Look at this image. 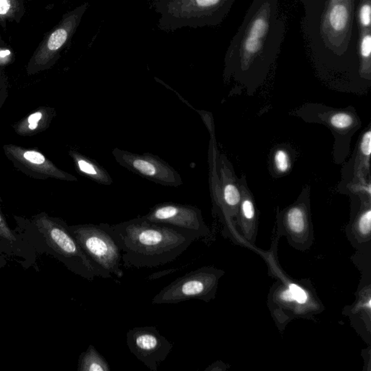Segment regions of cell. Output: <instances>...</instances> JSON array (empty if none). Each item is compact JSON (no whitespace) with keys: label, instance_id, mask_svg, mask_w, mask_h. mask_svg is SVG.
Segmentation results:
<instances>
[{"label":"cell","instance_id":"27","mask_svg":"<svg viewBox=\"0 0 371 371\" xmlns=\"http://www.w3.org/2000/svg\"><path fill=\"white\" fill-rule=\"evenodd\" d=\"M366 352V357L363 356L365 359V367H366V370L367 371H371V346H369L368 349H365Z\"/></svg>","mask_w":371,"mask_h":371},{"label":"cell","instance_id":"11","mask_svg":"<svg viewBox=\"0 0 371 371\" xmlns=\"http://www.w3.org/2000/svg\"><path fill=\"white\" fill-rule=\"evenodd\" d=\"M277 228V236L286 237L289 245L296 250L305 252L315 242L309 206L303 202L295 204L280 213Z\"/></svg>","mask_w":371,"mask_h":371},{"label":"cell","instance_id":"18","mask_svg":"<svg viewBox=\"0 0 371 371\" xmlns=\"http://www.w3.org/2000/svg\"><path fill=\"white\" fill-rule=\"evenodd\" d=\"M78 371H110L111 369L107 360L97 349L93 345H90L87 350L80 355Z\"/></svg>","mask_w":371,"mask_h":371},{"label":"cell","instance_id":"30","mask_svg":"<svg viewBox=\"0 0 371 371\" xmlns=\"http://www.w3.org/2000/svg\"><path fill=\"white\" fill-rule=\"evenodd\" d=\"M38 123H33V124H29V128L31 130H34L37 128Z\"/></svg>","mask_w":371,"mask_h":371},{"label":"cell","instance_id":"14","mask_svg":"<svg viewBox=\"0 0 371 371\" xmlns=\"http://www.w3.org/2000/svg\"><path fill=\"white\" fill-rule=\"evenodd\" d=\"M88 7L89 4L85 3L64 17L59 27L52 32L41 47L40 58L53 57L67 44L79 27Z\"/></svg>","mask_w":371,"mask_h":371},{"label":"cell","instance_id":"8","mask_svg":"<svg viewBox=\"0 0 371 371\" xmlns=\"http://www.w3.org/2000/svg\"><path fill=\"white\" fill-rule=\"evenodd\" d=\"M354 4L355 0H329L322 19L320 34L325 45L338 55L349 46Z\"/></svg>","mask_w":371,"mask_h":371},{"label":"cell","instance_id":"20","mask_svg":"<svg viewBox=\"0 0 371 371\" xmlns=\"http://www.w3.org/2000/svg\"><path fill=\"white\" fill-rule=\"evenodd\" d=\"M371 0H361L359 7L358 20L361 31L371 29Z\"/></svg>","mask_w":371,"mask_h":371},{"label":"cell","instance_id":"21","mask_svg":"<svg viewBox=\"0 0 371 371\" xmlns=\"http://www.w3.org/2000/svg\"><path fill=\"white\" fill-rule=\"evenodd\" d=\"M331 122L337 129H346L353 124V119L347 113H339L333 116Z\"/></svg>","mask_w":371,"mask_h":371},{"label":"cell","instance_id":"4","mask_svg":"<svg viewBox=\"0 0 371 371\" xmlns=\"http://www.w3.org/2000/svg\"><path fill=\"white\" fill-rule=\"evenodd\" d=\"M235 0H153L160 30L174 31L219 25Z\"/></svg>","mask_w":371,"mask_h":371},{"label":"cell","instance_id":"9","mask_svg":"<svg viewBox=\"0 0 371 371\" xmlns=\"http://www.w3.org/2000/svg\"><path fill=\"white\" fill-rule=\"evenodd\" d=\"M113 155L121 166L157 185L173 187L183 185L178 171L166 161L154 155L138 154L115 148Z\"/></svg>","mask_w":371,"mask_h":371},{"label":"cell","instance_id":"13","mask_svg":"<svg viewBox=\"0 0 371 371\" xmlns=\"http://www.w3.org/2000/svg\"><path fill=\"white\" fill-rule=\"evenodd\" d=\"M353 304L345 307L342 314L350 319L351 325L363 340L371 341V277L362 276Z\"/></svg>","mask_w":371,"mask_h":371},{"label":"cell","instance_id":"22","mask_svg":"<svg viewBox=\"0 0 371 371\" xmlns=\"http://www.w3.org/2000/svg\"><path fill=\"white\" fill-rule=\"evenodd\" d=\"M274 162L277 169L281 173L286 172L290 167L289 155L283 150H277L274 156Z\"/></svg>","mask_w":371,"mask_h":371},{"label":"cell","instance_id":"7","mask_svg":"<svg viewBox=\"0 0 371 371\" xmlns=\"http://www.w3.org/2000/svg\"><path fill=\"white\" fill-rule=\"evenodd\" d=\"M225 271L214 266H203L171 282L155 296L154 305L177 304L190 300L209 303L214 300Z\"/></svg>","mask_w":371,"mask_h":371},{"label":"cell","instance_id":"6","mask_svg":"<svg viewBox=\"0 0 371 371\" xmlns=\"http://www.w3.org/2000/svg\"><path fill=\"white\" fill-rule=\"evenodd\" d=\"M86 255L96 268L113 278H122V252L112 232L111 225L84 224L68 226Z\"/></svg>","mask_w":371,"mask_h":371},{"label":"cell","instance_id":"17","mask_svg":"<svg viewBox=\"0 0 371 371\" xmlns=\"http://www.w3.org/2000/svg\"><path fill=\"white\" fill-rule=\"evenodd\" d=\"M76 165L79 172L99 185L109 186L113 183V179L102 165L96 161L87 157L75 155Z\"/></svg>","mask_w":371,"mask_h":371},{"label":"cell","instance_id":"25","mask_svg":"<svg viewBox=\"0 0 371 371\" xmlns=\"http://www.w3.org/2000/svg\"><path fill=\"white\" fill-rule=\"evenodd\" d=\"M12 8L11 0H0V16H5Z\"/></svg>","mask_w":371,"mask_h":371},{"label":"cell","instance_id":"28","mask_svg":"<svg viewBox=\"0 0 371 371\" xmlns=\"http://www.w3.org/2000/svg\"><path fill=\"white\" fill-rule=\"evenodd\" d=\"M42 117V114L41 113H33L30 117L29 118V124H33V123H38L40 121V119Z\"/></svg>","mask_w":371,"mask_h":371},{"label":"cell","instance_id":"29","mask_svg":"<svg viewBox=\"0 0 371 371\" xmlns=\"http://www.w3.org/2000/svg\"><path fill=\"white\" fill-rule=\"evenodd\" d=\"M6 263H7V262H6V260H4V258L2 257V255L0 254V268H1V267H4V265H6Z\"/></svg>","mask_w":371,"mask_h":371},{"label":"cell","instance_id":"16","mask_svg":"<svg viewBox=\"0 0 371 371\" xmlns=\"http://www.w3.org/2000/svg\"><path fill=\"white\" fill-rule=\"evenodd\" d=\"M237 215V224L240 229L241 236L247 245L254 246L257 239L258 220L255 205L251 197L247 196L241 199Z\"/></svg>","mask_w":371,"mask_h":371},{"label":"cell","instance_id":"12","mask_svg":"<svg viewBox=\"0 0 371 371\" xmlns=\"http://www.w3.org/2000/svg\"><path fill=\"white\" fill-rule=\"evenodd\" d=\"M143 217L153 223L171 225L194 233L201 238H206L211 234L200 210L192 205L164 202L153 207Z\"/></svg>","mask_w":371,"mask_h":371},{"label":"cell","instance_id":"3","mask_svg":"<svg viewBox=\"0 0 371 371\" xmlns=\"http://www.w3.org/2000/svg\"><path fill=\"white\" fill-rule=\"evenodd\" d=\"M268 275L277 279L268 293V309L277 328L283 332L295 319L313 320L315 315L324 311L310 279H295L289 277L278 263L277 252L265 257Z\"/></svg>","mask_w":371,"mask_h":371},{"label":"cell","instance_id":"2","mask_svg":"<svg viewBox=\"0 0 371 371\" xmlns=\"http://www.w3.org/2000/svg\"><path fill=\"white\" fill-rule=\"evenodd\" d=\"M278 0H254L225 56L227 67L273 61L284 35V24L277 17Z\"/></svg>","mask_w":371,"mask_h":371},{"label":"cell","instance_id":"26","mask_svg":"<svg viewBox=\"0 0 371 371\" xmlns=\"http://www.w3.org/2000/svg\"><path fill=\"white\" fill-rule=\"evenodd\" d=\"M226 365L224 364L222 361L220 360H217V361L213 363L209 367L205 369V371H225L226 369Z\"/></svg>","mask_w":371,"mask_h":371},{"label":"cell","instance_id":"23","mask_svg":"<svg viewBox=\"0 0 371 371\" xmlns=\"http://www.w3.org/2000/svg\"><path fill=\"white\" fill-rule=\"evenodd\" d=\"M360 150L362 153L366 157H370L371 154V131L369 130L367 132L365 133L362 138L361 143H360Z\"/></svg>","mask_w":371,"mask_h":371},{"label":"cell","instance_id":"10","mask_svg":"<svg viewBox=\"0 0 371 371\" xmlns=\"http://www.w3.org/2000/svg\"><path fill=\"white\" fill-rule=\"evenodd\" d=\"M130 352L150 371H157L172 351L173 345L155 326L136 327L126 334Z\"/></svg>","mask_w":371,"mask_h":371},{"label":"cell","instance_id":"5","mask_svg":"<svg viewBox=\"0 0 371 371\" xmlns=\"http://www.w3.org/2000/svg\"><path fill=\"white\" fill-rule=\"evenodd\" d=\"M37 225L41 234L40 237L50 254L62 262L73 274L89 280L96 277L110 278L92 263L65 223L44 219Z\"/></svg>","mask_w":371,"mask_h":371},{"label":"cell","instance_id":"1","mask_svg":"<svg viewBox=\"0 0 371 371\" xmlns=\"http://www.w3.org/2000/svg\"><path fill=\"white\" fill-rule=\"evenodd\" d=\"M125 268H153L172 263L201 239L194 233L162 223L143 216L111 225Z\"/></svg>","mask_w":371,"mask_h":371},{"label":"cell","instance_id":"19","mask_svg":"<svg viewBox=\"0 0 371 371\" xmlns=\"http://www.w3.org/2000/svg\"><path fill=\"white\" fill-rule=\"evenodd\" d=\"M360 54L362 66L364 70L370 71L371 54V31H361L360 40Z\"/></svg>","mask_w":371,"mask_h":371},{"label":"cell","instance_id":"15","mask_svg":"<svg viewBox=\"0 0 371 371\" xmlns=\"http://www.w3.org/2000/svg\"><path fill=\"white\" fill-rule=\"evenodd\" d=\"M346 237L358 251L371 249V209L370 205L360 210L346 226Z\"/></svg>","mask_w":371,"mask_h":371},{"label":"cell","instance_id":"24","mask_svg":"<svg viewBox=\"0 0 371 371\" xmlns=\"http://www.w3.org/2000/svg\"><path fill=\"white\" fill-rule=\"evenodd\" d=\"M24 156L29 162L33 164H37V165L44 163V161H45V157H44V155H41V153H37V152H27V153H24Z\"/></svg>","mask_w":371,"mask_h":371}]
</instances>
